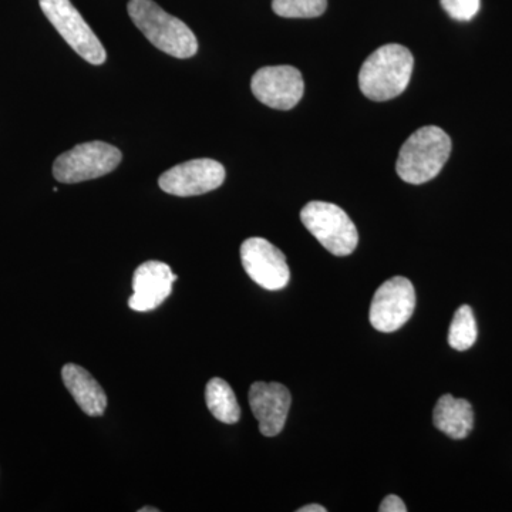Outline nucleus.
I'll use <instances>...</instances> for the list:
<instances>
[{
	"label": "nucleus",
	"instance_id": "f257e3e1",
	"mask_svg": "<svg viewBox=\"0 0 512 512\" xmlns=\"http://www.w3.org/2000/svg\"><path fill=\"white\" fill-rule=\"evenodd\" d=\"M414 60L400 45L379 47L367 57L359 73V86L367 99L387 101L400 96L412 79Z\"/></svg>",
	"mask_w": 512,
	"mask_h": 512
},
{
	"label": "nucleus",
	"instance_id": "f03ea898",
	"mask_svg": "<svg viewBox=\"0 0 512 512\" xmlns=\"http://www.w3.org/2000/svg\"><path fill=\"white\" fill-rule=\"evenodd\" d=\"M127 10L138 30L161 52L177 59L197 55L198 42L192 30L153 0H130Z\"/></svg>",
	"mask_w": 512,
	"mask_h": 512
},
{
	"label": "nucleus",
	"instance_id": "7ed1b4c3",
	"mask_svg": "<svg viewBox=\"0 0 512 512\" xmlns=\"http://www.w3.org/2000/svg\"><path fill=\"white\" fill-rule=\"evenodd\" d=\"M450 153L451 140L446 131L436 126L421 127L403 144L397 174L409 184L427 183L440 174Z\"/></svg>",
	"mask_w": 512,
	"mask_h": 512
},
{
	"label": "nucleus",
	"instance_id": "20e7f679",
	"mask_svg": "<svg viewBox=\"0 0 512 512\" xmlns=\"http://www.w3.org/2000/svg\"><path fill=\"white\" fill-rule=\"evenodd\" d=\"M301 220L330 254L348 256L355 251L359 234L356 225L338 205L312 201L303 207Z\"/></svg>",
	"mask_w": 512,
	"mask_h": 512
},
{
	"label": "nucleus",
	"instance_id": "39448f33",
	"mask_svg": "<svg viewBox=\"0 0 512 512\" xmlns=\"http://www.w3.org/2000/svg\"><path fill=\"white\" fill-rule=\"evenodd\" d=\"M121 151L103 141L79 144L56 158L53 175L59 183L76 184L103 177L121 163Z\"/></svg>",
	"mask_w": 512,
	"mask_h": 512
},
{
	"label": "nucleus",
	"instance_id": "423d86ee",
	"mask_svg": "<svg viewBox=\"0 0 512 512\" xmlns=\"http://www.w3.org/2000/svg\"><path fill=\"white\" fill-rule=\"evenodd\" d=\"M39 3L46 18L77 55L94 66L106 62V50L99 37L94 35L70 0H39Z\"/></svg>",
	"mask_w": 512,
	"mask_h": 512
},
{
	"label": "nucleus",
	"instance_id": "0eeeda50",
	"mask_svg": "<svg viewBox=\"0 0 512 512\" xmlns=\"http://www.w3.org/2000/svg\"><path fill=\"white\" fill-rule=\"evenodd\" d=\"M416 292L409 279L394 276L377 289L370 306V323L383 333L396 332L412 318Z\"/></svg>",
	"mask_w": 512,
	"mask_h": 512
},
{
	"label": "nucleus",
	"instance_id": "6e6552de",
	"mask_svg": "<svg viewBox=\"0 0 512 512\" xmlns=\"http://www.w3.org/2000/svg\"><path fill=\"white\" fill-rule=\"evenodd\" d=\"M241 261L249 278L266 291H281L289 284L291 272L284 252L264 238L247 239L241 247Z\"/></svg>",
	"mask_w": 512,
	"mask_h": 512
},
{
	"label": "nucleus",
	"instance_id": "1a4fd4ad",
	"mask_svg": "<svg viewBox=\"0 0 512 512\" xmlns=\"http://www.w3.org/2000/svg\"><path fill=\"white\" fill-rule=\"evenodd\" d=\"M225 168L218 161L200 158L175 165L158 180L161 190L175 197H195L220 188Z\"/></svg>",
	"mask_w": 512,
	"mask_h": 512
},
{
	"label": "nucleus",
	"instance_id": "9d476101",
	"mask_svg": "<svg viewBox=\"0 0 512 512\" xmlns=\"http://www.w3.org/2000/svg\"><path fill=\"white\" fill-rule=\"evenodd\" d=\"M252 93L265 106L291 110L301 101L305 83L301 72L292 66L262 67L252 77Z\"/></svg>",
	"mask_w": 512,
	"mask_h": 512
},
{
	"label": "nucleus",
	"instance_id": "9b49d317",
	"mask_svg": "<svg viewBox=\"0 0 512 512\" xmlns=\"http://www.w3.org/2000/svg\"><path fill=\"white\" fill-rule=\"evenodd\" d=\"M292 397L281 383L255 382L249 389V404L265 437H275L284 430Z\"/></svg>",
	"mask_w": 512,
	"mask_h": 512
},
{
	"label": "nucleus",
	"instance_id": "f8f14e48",
	"mask_svg": "<svg viewBox=\"0 0 512 512\" xmlns=\"http://www.w3.org/2000/svg\"><path fill=\"white\" fill-rule=\"evenodd\" d=\"M177 279L178 276L164 262H144L134 272V292L128 299V306L136 312L154 311L171 295Z\"/></svg>",
	"mask_w": 512,
	"mask_h": 512
},
{
	"label": "nucleus",
	"instance_id": "ddd939ff",
	"mask_svg": "<svg viewBox=\"0 0 512 512\" xmlns=\"http://www.w3.org/2000/svg\"><path fill=\"white\" fill-rule=\"evenodd\" d=\"M62 377L64 386L72 394L87 416H103L107 407V396L103 387L82 366L69 363L63 367Z\"/></svg>",
	"mask_w": 512,
	"mask_h": 512
},
{
	"label": "nucleus",
	"instance_id": "4468645a",
	"mask_svg": "<svg viewBox=\"0 0 512 512\" xmlns=\"http://www.w3.org/2000/svg\"><path fill=\"white\" fill-rule=\"evenodd\" d=\"M433 421L434 426L450 439H466L474 426L473 407L467 400L444 394L436 404Z\"/></svg>",
	"mask_w": 512,
	"mask_h": 512
},
{
	"label": "nucleus",
	"instance_id": "2eb2a0df",
	"mask_svg": "<svg viewBox=\"0 0 512 512\" xmlns=\"http://www.w3.org/2000/svg\"><path fill=\"white\" fill-rule=\"evenodd\" d=\"M205 400L208 410L215 419L221 423L235 424L241 419V407H239L234 390L220 377L211 379L205 389Z\"/></svg>",
	"mask_w": 512,
	"mask_h": 512
},
{
	"label": "nucleus",
	"instance_id": "dca6fc26",
	"mask_svg": "<svg viewBox=\"0 0 512 512\" xmlns=\"http://www.w3.org/2000/svg\"><path fill=\"white\" fill-rule=\"evenodd\" d=\"M477 335V322L473 309L468 305L460 306L454 313L453 322L448 330V345L463 352L476 343Z\"/></svg>",
	"mask_w": 512,
	"mask_h": 512
},
{
	"label": "nucleus",
	"instance_id": "f3484780",
	"mask_svg": "<svg viewBox=\"0 0 512 512\" xmlns=\"http://www.w3.org/2000/svg\"><path fill=\"white\" fill-rule=\"evenodd\" d=\"M328 0H272L276 15L286 19H311L325 13Z\"/></svg>",
	"mask_w": 512,
	"mask_h": 512
},
{
	"label": "nucleus",
	"instance_id": "a211bd4d",
	"mask_svg": "<svg viewBox=\"0 0 512 512\" xmlns=\"http://www.w3.org/2000/svg\"><path fill=\"white\" fill-rule=\"evenodd\" d=\"M441 6L450 18L458 22H468L480 12L481 0H441Z\"/></svg>",
	"mask_w": 512,
	"mask_h": 512
},
{
	"label": "nucleus",
	"instance_id": "6ab92c4d",
	"mask_svg": "<svg viewBox=\"0 0 512 512\" xmlns=\"http://www.w3.org/2000/svg\"><path fill=\"white\" fill-rule=\"evenodd\" d=\"M380 512H406V504L403 503L402 498L397 495H387L379 507Z\"/></svg>",
	"mask_w": 512,
	"mask_h": 512
},
{
	"label": "nucleus",
	"instance_id": "aec40b11",
	"mask_svg": "<svg viewBox=\"0 0 512 512\" xmlns=\"http://www.w3.org/2000/svg\"><path fill=\"white\" fill-rule=\"evenodd\" d=\"M298 512H326V508L319 504H311L299 508Z\"/></svg>",
	"mask_w": 512,
	"mask_h": 512
},
{
	"label": "nucleus",
	"instance_id": "412c9836",
	"mask_svg": "<svg viewBox=\"0 0 512 512\" xmlns=\"http://www.w3.org/2000/svg\"><path fill=\"white\" fill-rule=\"evenodd\" d=\"M160 510H158V508H150V507H144V508H140V510H138V512H158Z\"/></svg>",
	"mask_w": 512,
	"mask_h": 512
}]
</instances>
